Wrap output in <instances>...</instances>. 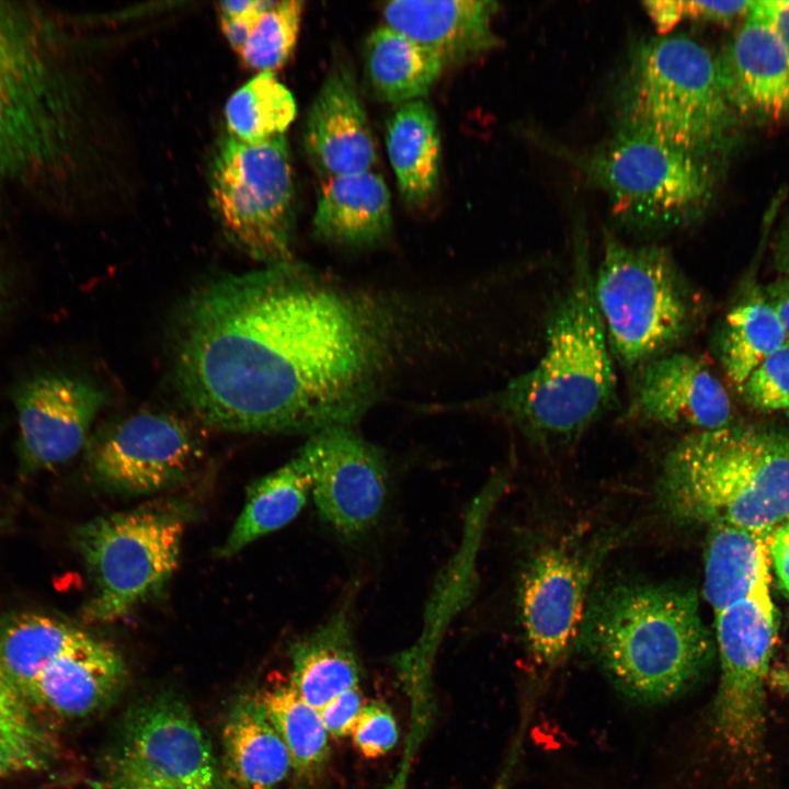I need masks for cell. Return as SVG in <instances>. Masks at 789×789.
Returning a JSON list of instances; mask_svg holds the SVG:
<instances>
[{"label":"cell","mask_w":789,"mask_h":789,"mask_svg":"<svg viewBox=\"0 0 789 789\" xmlns=\"http://www.w3.org/2000/svg\"><path fill=\"white\" fill-rule=\"evenodd\" d=\"M391 226L390 192L378 173L324 181L313 216L318 237L336 245L363 248L382 241Z\"/></svg>","instance_id":"cell-22"},{"label":"cell","mask_w":789,"mask_h":789,"mask_svg":"<svg viewBox=\"0 0 789 789\" xmlns=\"http://www.w3.org/2000/svg\"><path fill=\"white\" fill-rule=\"evenodd\" d=\"M773 265L780 276H789V209L785 214L775 238Z\"/></svg>","instance_id":"cell-42"},{"label":"cell","mask_w":789,"mask_h":789,"mask_svg":"<svg viewBox=\"0 0 789 789\" xmlns=\"http://www.w3.org/2000/svg\"><path fill=\"white\" fill-rule=\"evenodd\" d=\"M789 343L779 319L754 288L727 312L716 333L720 365L736 387L770 354Z\"/></svg>","instance_id":"cell-29"},{"label":"cell","mask_w":789,"mask_h":789,"mask_svg":"<svg viewBox=\"0 0 789 789\" xmlns=\"http://www.w3.org/2000/svg\"><path fill=\"white\" fill-rule=\"evenodd\" d=\"M104 789H219L211 745L191 711L155 697L125 718L104 769Z\"/></svg>","instance_id":"cell-14"},{"label":"cell","mask_w":789,"mask_h":789,"mask_svg":"<svg viewBox=\"0 0 789 789\" xmlns=\"http://www.w3.org/2000/svg\"><path fill=\"white\" fill-rule=\"evenodd\" d=\"M13 403L21 465L38 470L65 464L81 450L104 396L84 380L43 373L16 387Z\"/></svg>","instance_id":"cell-17"},{"label":"cell","mask_w":789,"mask_h":789,"mask_svg":"<svg viewBox=\"0 0 789 789\" xmlns=\"http://www.w3.org/2000/svg\"><path fill=\"white\" fill-rule=\"evenodd\" d=\"M576 647L619 693L642 705L687 690L714 652L696 591L648 581H617L592 591Z\"/></svg>","instance_id":"cell-3"},{"label":"cell","mask_w":789,"mask_h":789,"mask_svg":"<svg viewBox=\"0 0 789 789\" xmlns=\"http://www.w3.org/2000/svg\"><path fill=\"white\" fill-rule=\"evenodd\" d=\"M66 35L35 3L0 0V175L59 193L80 151L82 104Z\"/></svg>","instance_id":"cell-2"},{"label":"cell","mask_w":789,"mask_h":789,"mask_svg":"<svg viewBox=\"0 0 789 789\" xmlns=\"http://www.w3.org/2000/svg\"><path fill=\"white\" fill-rule=\"evenodd\" d=\"M762 294L789 338V276H779L767 284L762 288Z\"/></svg>","instance_id":"cell-40"},{"label":"cell","mask_w":789,"mask_h":789,"mask_svg":"<svg viewBox=\"0 0 789 789\" xmlns=\"http://www.w3.org/2000/svg\"><path fill=\"white\" fill-rule=\"evenodd\" d=\"M395 324L385 306L291 262L227 276L184 307L176 386L195 415L219 430L347 426L376 395Z\"/></svg>","instance_id":"cell-1"},{"label":"cell","mask_w":789,"mask_h":789,"mask_svg":"<svg viewBox=\"0 0 789 789\" xmlns=\"http://www.w3.org/2000/svg\"><path fill=\"white\" fill-rule=\"evenodd\" d=\"M224 759L239 789H275L293 768L289 753L258 698L231 709L222 731Z\"/></svg>","instance_id":"cell-25"},{"label":"cell","mask_w":789,"mask_h":789,"mask_svg":"<svg viewBox=\"0 0 789 789\" xmlns=\"http://www.w3.org/2000/svg\"><path fill=\"white\" fill-rule=\"evenodd\" d=\"M578 165L606 194L617 222L640 233L694 222L716 180L714 163L624 128L581 156Z\"/></svg>","instance_id":"cell-8"},{"label":"cell","mask_w":789,"mask_h":789,"mask_svg":"<svg viewBox=\"0 0 789 789\" xmlns=\"http://www.w3.org/2000/svg\"><path fill=\"white\" fill-rule=\"evenodd\" d=\"M755 9L773 23L789 48V0L755 1Z\"/></svg>","instance_id":"cell-41"},{"label":"cell","mask_w":789,"mask_h":789,"mask_svg":"<svg viewBox=\"0 0 789 789\" xmlns=\"http://www.w3.org/2000/svg\"><path fill=\"white\" fill-rule=\"evenodd\" d=\"M256 698L284 742L293 769L301 777L321 773L330 756V735L319 711L299 695L289 679L268 684Z\"/></svg>","instance_id":"cell-30"},{"label":"cell","mask_w":789,"mask_h":789,"mask_svg":"<svg viewBox=\"0 0 789 789\" xmlns=\"http://www.w3.org/2000/svg\"><path fill=\"white\" fill-rule=\"evenodd\" d=\"M489 0H397L382 7L385 25L437 55L444 65L473 58L499 44Z\"/></svg>","instance_id":"cell-21"},{"label":"cell","mask_w":789,"mask_h":789,"mask_svg":"<svg viewBox=\"0 0 789 789\" xmlns=\"http://www.w3.org/2000/svg\"><path fill=\"white\" fill-rule=\"evenodd\" d=\"M634 373L628 408L633 421L687 434L732 424L730 396L699 357L675 350Z\"/></svg>","instance_id":"cell-18"},{"label":"cell","mask_w":789,"mask_h":789,"mask_svg":"<svg viewBox=\"0 0 789 789\" xmlns=\"http://www.w3.org/2000/svg\"><path fill=\"white\" fill-rule=\"evenodd\" d=\"M301 449L310 465L319 515L343 538L367 533L387 493L386 466L378 450L347 426L318 431Z\"/></svg>","instance_id":"cell-16"},{"label":"cell","mask_w":789,"mask_h":789,"mask_svg":"<svg viewBox=\"0 0 789 789\" xmlns=\"http://www.w3.org/2000/svg\"><path fill=\"white\" fill-rule=\"evenodd\" d=\"M88 464L95 481L114 492L148 494L182 480L197 462L201 446L184 420L144 411L104 430Z\"/></svg>","instance_id":"cell-15"},{"label":"cell","mask_w":789,"mask_h":789,"mask_svg":"<svg viewBox=\"0 0 789 789\" xmlns=\"http://www.w3.org/2000/svg\"><path fill=\"white\" fill-rule=\"evenodd\" d=\"M297 114L291 92L274 72H259L236 90L224 110L228 135L259 144L284 135Z\"/></svg>","instance_id":"cell-32"},{"label":"cell","mask_w":789,"mask_h":789,"mask_svg":"<svg viewBox=\"0 0 789 789\" xmlns=\"http://www.w3.org/2000/svg\"><path fill=\"white\" fill-rule=\"evenodd\" d=\"M57 744L8 676L0 656V778L43 773Z\"/></svg>","instance_id":"cell-31"},{"label":"cell","mask_w":789,"mask_h":789,"mask_svg":"<svg viewBox=\"0 0 789 789\" xmlns=\"http://www.w3.org/2000/svg\"><path fill=\"white\" fill-rule=\"evenodd\" d=\"M614 536L573 531L530 556L518 584L519 620L535 668L550 673L576 647L596 572Z\"/></svg>","instance_id":"cell-13"},{"label":"cell","mask_w":789,"mask_h":789,"mask_svg":"<svg viewBox=\"0 0 789 789\" xmlns=\"http://www.w3.org/2000/svg\"><path fill=\"white\" fill-rule=\"evenodd\" d=\"M275 1L243 0L216 3L220 30L230 47L238 54L262 14Z\"/></svg>","instance_id":"cell-36"},{"label":"cell","mask_w":789,"mask_h":789,"mask_svg":"<svg viewBox=\"0 0 789 789\" xmlns=\"http://www.w3.org/2000/svg\"><path fill=\"white\" fill-rule=\"evenodd\" d=\"M364 65L375 95L397 105L423 99L445 67L433 52L386 25L366 39Z\"/></svg>","instance_id":"cell-28"},{"label":"cell","mask_w":789,"mask_h":789,"mask_svg":"<svg viewBox=\"0 0 789 789\" xmlns=\"http://www.w3.org/2000/svg\"><path fill=\"white\" fill-rule=\"evenodd\" d=\"M363 706L358 686L335 696L325 704L319 713L329 735L335 739L350 735Z\"/></svg>","instance_id":"cell-37"},{"label":"cell","mask_w":789,"mask_h":789,"mask_svg":"<svg viewBox=\"0 0 789 789\" xmlns=\"http://www.w3.org/2000/svg\"><path fill=\"white\" fill-rule=\"evenodd\" d=\"M8 295L7 279L3 272L0 268V317L3 313Z\"/></svg>","instance_id":"cell-43"},{"label":"cell","mask_w":789,"mask_h":789,"mask_svg":"<svg viewBox=\"0 0 789 789\" xmlns=\"http://www.w3.org/2000/svg\"><path fill=\"white\" fill-rule=\"evenodd\" d=\"M304 146L325 180L371 171L376 146L350 68L332 67L307 115Z\"/></svg>","instance_id":"cell-20"},{"label":"cell","mask_w":789,"mask_h":789,"mask_svg":"<svg viewBox=\"0 0 789 789\" xmlns=\"http://www.w3.org/2000/svg\"><path fill=\"white\" fill-rule=\"evenodd\" d=\"M739 388L744 401L757 411L789 410V343L766 357Z\"/></svg>","instance_id":"cell-34"},{"label":"cell","mask_w":789,"mask_h":789,"mask_svg":"<svg viewBox=\"0 0 789 789\" xmlns=\"http://www.w3.org/2000/svg\"><path fill=\"white\" fill-rule=\"evenodd\" d=\"M718 64L740 119H789V48L773 23L755 9V1Z\"/></svg>","instance_id":"cell-19"},{"label":"cell","mask_w":789,"mask_h":789,"mask_svg":"<svg viewBox=\"0 0 789 789\" xmlns=\"http://www.w3.org/2000/svg\"><path fill=\"white\" fill-rule=\"evenodd\" d=\"M620 127L717 163L741 121L727 96L718 58L685 35L642 43L620 94Z\"/></svg>","instance_id":"cell-6"},{"label":"cell","mask_w":789,"mask_h":789,"mask_svg":"<svg viewBox=\"0 0 789 789\" xmlns=\"http://www.w3.org/2000/svg\"><path fill=\"white\" fill-rule=\"evenodd\" d=\"M583 245L575 247L571 277L549 317L542 355L489 403L542 448L578 442L617 398L615 359Z\"/></svg>","instance_id":"cell-4"},{"label":"cell","mask_w":789,"mask_h":789,"mask_svg":"<svg viewBox=\"0 0 789 789\" xmlns=\"http://www.w3.org/2000/svg\"><path fill=\"white\" fill-rule=\"evenodd\" d=\"M720 660L711 730L736 759L756 763L764 750L766 681L778 621L769 584L714 614Z\"/></svg>","instance_id":"cell-12"},{"label":"cell","mask_w":789,"mask_h":789,"mask_svg":"<svg viewBox=\"0 0 789 789\" xmlns=\"http://www.w3.org/2000/svg\"><path fill=\"white\" fill-rule=\"evenodd\" d=\"M184 528V516L168 506H145L79 526L75 544L94 585L85 618L114 622L157 596L178 567Z\"/></svg>","instance_id":"cell-10"},{"label":"cell","mask_w":789,"mask_h":789,"mask_svg":"<svg viewBox=\"0 0 789 789\" xmlns=\"http://www.w3.org/2000/svg\"><path fill=\"white\" fill-rule=\"evenodd\" d=\"M3 667L36 711L73 719L101 707L125 675L108 644L77 627L35 613L0 620Z\"/></svg>","instance_id":"cell-9"},{"label":"cell","mask_w":789,"mask_h":789,"mask_svg":"<svg viewBox=\"0 0 789 789\" xmlns=\"http://www.w3.org/2000/svg\"><path fill=\"white\" fill-rule=\"evenodd\" d=\"M302 10V1H275L238 53L243 65L258 73L274 72L283 67L296 46Z\"/></svg>","instance_id":"cell-33"},{"label":"cell","mask_w":789,"mask_h":789,"mask_svg":"<svg viewBox=\"0 0 789 789\" xmlns=\"http://www.w3.org/2000/svg\"><path fill=\"white\" fill-rule=\"evenodd\" d=\"M767 548L778 587L789 599V519L770 533Z\"/></svg>","instance_id":"cell-39"},{"label":"cell","mask_w":789,"mask_h":789,"mask_svg":"<svg viewBox=\"0 0 789 789\" xmlns=\"http://www.w3.org/2000/svg\"><path fill=\"white\" fill-rule=\"evenodd\" d=\"M682 20L698 19L716 23H731L745 19L754 1H678Z\"/></svg>","instance_id":"cell-38"},{"label":"cell","mask_w":789,"mask_h":789,"mask_svg":"<svg viewBox=\"0 0 789 789\" xmlns=\"http://www.w3.org/2000/svg\"><path fill=\"white\" fill-rule=\"evenodd\" d=\"M593 287L614 359L632 371L675 351L704 315L700 294L656 244L630 245L607 235Z\"/></svg>","instance_id":"cell-7"},{"label":"cell","mask_w":789,"mask_h":789,"mask_svg":"<svg viewBox=\"0 0 789 789\" xmlns=\"http://www.w3.org/2000/svg\"><path fill=\"white\" fill-rule=\"evenodd\" d=\"M311 494V470L302 449L277 470L260 478L248 489L244 506L219 549L231 557L258 538L290 523Z\"/></svg>","instance_id":"cell-27"},{"label":"cell","mask_w":789,"mask_h":789,"mask_svg":"<svg viewBox=\"0 0 789 789\" xmlns=\"http://www.w3.org/2000/svg\"><path fill=\"white\" fill-rule=\"evenodd\" d=\"M386 146L404 202L425 206L436 192L441 172V135L435 112L423 99L396 107L387 122Z\"/></svg>","instance_id":"cell-24"},{"label":"cell","mask_w":789,"mask_h":789,"mask_svg":"<svg viewBox=\"0 0 789 789\" xmlns=\"http://www.w3.org/2000/svg\"><path fill=\"white\" fill-rule=\"evenodd\" d=\"M348 608V604L341 606L290 649L289 681L318 711L335 696L358 686L359 663Z\"/></svg>","instance_id":"cell-23"},{"label":"cell","mask_w":789,"mask_h":789,"mask_svg":"<svg viewBox=\"0 0 789 789\" xmlns=\"http://www.w3.org/2000/svg\"><path fill=\"white\" fill-rule=\"evenodd\" d=\"M786 414H787V416H788V420H789V410H787V411H786Z\"/></svg>","instance_id":"cell-44"},{"label":"cell","mask_w":789,"mask_h":789,"mask_svg":"<svg viewBox=\"0 0 789 789\" xmlns=\"http://www.w3.org/2000/svg\"><path fill=\"white\" fill-rule=\"evenodd\" d=\"M656 491L675 521L768 537L789 519V436L733 423L685 434L665 456Z\"/></svg>","instance_id":"cell-5"},{"label":"cell","mask_w":789,"mask_h":789,"mask_svg":"<svg viewBox=\"0 0 789 789\" xmlns=\"http://www.w3.org/2000/svg\"><path fill=\"white\" fill-rule=\"evenodd\" d=\"M208 179L210 206L226 237L267 266L291 262L295 193L285 135L259 144L222 137Z\"/></svg>","instance_id":"cell-11"},{"label":"cell","mask_w":789,"mask_h":789,"mask_svg":"<svg viewBox=\"0 0 789 789\" xmlns=\"http://www.w3.org/2000/svg\"><path fill=\"white\" fill-rule=\"evenodd\" d=\"M357 750L368 758L390 752L399 732L390 708L380 701L365 704L351 733Z\"/></svg>","instance_id":"cell-35"},{"label":"cell","mask_w":789,"mask_h":789,"mask_svg":"<svg viewBox=\"0 0 789 789\" xmlns=\"http://www.w3.org/2000/svg\"><path fill=\"white\" fill-rule=\"evenodd\" d=\"M767 537L725 524L709 526L704 597L714 614L770 584Z\"/></svg>","instance_id":"cell-26"}]
</instances>
